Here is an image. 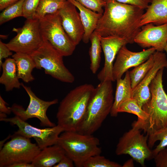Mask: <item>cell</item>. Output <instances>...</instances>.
<instances>
[{
    "instance_id": "obj_1",
    "label": "cell",
    "mask_w": 167,
    "mask_h": 167,
    "mask_svg": "<svg viewBox=\"0 0 167 167\" xmlns=\"http://www.w3.org/2000/svg\"><path fill=\"white\" fill-rule=\"evenodd\" d=\"M104 1V11L94 31L101 36H115L126 39L129 44L134 43L141 30L144 9L116 0Z\"/></svg>"
},
{
    "instance_id": "obj_2",
    "label": "cell",
    "mask_w": 167,
    "mask_h": 167,
    "mask_svg": "<svg viewBox=\"0 0 167 167\" xmlns=\"http://www.w3.org/2000/svg\"><path fill=\"white\" fill-rule=\"evenodd\" d=\"M164 68L160 69L149 86L151 97L142 108L148 115L145 120L138 119L132 127L143 130L148 136L167 128V94L163 85Z\"/></svg>"
},
{
    "instance_id": "obj_3",
    "label": "cell",
    "mask_w": 167,
    "mask_h": 167,
    "mask_svg": "<svg viewBox=\"0 0 167 167\" xmlns=\"http://www.w3.org/2000/svg\"><path fill=\"white\" fill-rule=\"evenodd\" d=\"M95 90L92 85L85 84L70 91L60 103L56 114L57 125L65 131H77Z\"/></svg>"
},
{
    "instance_id": "obj_4",
    "label": "cell",
    "mask_w": 167,
    "mask_h": 167,
    "mask_svg": "<svg viewBox=\"0 0 167 167\" xmlns=\"http://www.w3.org/2000/svg\"><path fill=\"white\" fill-rule=\"evenodd\" d=\"M112 82L109 80L101 82L95 88L84 119L77 132L92 135L110 113L114 101Z\"/></svg>"
},
{
    "instance_id": "obj_5",
    "label": "cell",
    "mask_w": 167,
    "mask_h": 167,
    "mask_svg": "<svg viewBox=\"0 0 167 167\" xmlns=\"http://www.w3.org/2000/svg\"><path fill=\"white\" fill-rule=\"evenodd\" d=\"M64 150L76 167H82L84 163L92 156L100 155V141L92 135L77 131H65L59 135L57 143Z\"/></svg>"
},
{
    "instance_id": "obj_6",
    "label": "cell",
    "mask_w": 167,
    "mask_h": 167,
    "mask_svg": "<svg viewBox=\"0 0 167 167\" xmlns=\"http://www.w3.org/2000/svg\"><path fill=\"white\" fill-rule=\"evenodd\" d=\"M30 55L36 69H44L45 74L61 82H74V76L64 65L63 56L49 42L43 40L40 46Z\"/></svg>"
},
{
    "instance_id": "obj_7",
    "label": "cell",
    "mask_w": 167,
    "mask_h": 167,
    "mask_svg": "<svg viewBox=\"0 0 167 167\" xmlns=\"http://www.w3.org/2000/svg\"><path fill=\"white\" fill-rule=\"evenodd\" d=\"M39 20L43 40L49 42L63 56L71 55L76 45L64 30L58 11Z\"/></svg>"
},
{
    "instance_id": "obj_8",
    "label": "cell",
    "mask_w": 167,
    "mask_h": 167,
    "mask_svg": "<svg viewBox=\"0 0 167 167\" xmlns=\"http://www.w3.org/2000/svg\"><path fill=\"white\" fill-rule=\"evenodd\" d=\"M41 149L30 139L14 134L0 151V167H11L21 162L32 163Z\"/></svg>"
},
{
    "instance_id": "obj_9",
    "label": "cell",
    "mask_w": 167,
    "mask_h": 167,
    "mask_svg": "<svg viewBox=\"0 0 167 167\" xmlns=\"http://www.w3.org/2000/svg\"><path fill=\"white\" fill-rule=\"evenodd\" d=\"M148 136L141 134L140 130L132 127L119 139L115 153L118 155H129L143 166L145 160L153 159L152 151L148 146Z\"/></svg>"
},
{
    "instance_id": "obj_10",
    "label": "cell",
    "mask_w": 167,
    "mask_h": 167,
    "mask_svg": "<svg viewBox=\"0 0 167 167\" xmlns=\"http://www.w3.org/2000/svg\"><path fill=\"white\" fill-rule=\"evenodd\" d=\"M12 31L17 35L6 44L11 51L15 53L30 54L43 42L39 20L37 19H27L22 27L14 28Z\"/></svg>"
},
{
    "instance_id": "obj_11",
    "label": "cell",
    "mask_w": 167,
    "mask_h": 167,
    "mask_svg": "<svg viewBox=\"0 0 167 167\" xmlns=\"http://www.w3.org/2000/svg\"><path fill=\"white\" fill-rule=\"evenodd\" d=\"M0 120L16 125L18 129L14 134L29 139L33 138L41 150L57 144L59 135L65 131L64 129L58 125L52 127L42 129L38 128L32 126L16 116L10 118H1Z\"/></svg>"
},
{
    "instance_id": "obj_12",
    "label": "cell",
    "mask_w": 167,
    "mask_h": 167,
    "mask_svg": "<svg viewBox=\"0 0 167 167\" xmlns=\"http://www.w3.org/2000/svg\"><path fill=\"white\" fill-rule=\"evenodd\" d=\"M21 86L28 95L30 99L29 105L25 109L22 106L16 104H13L10 107L11 112L21 120L26 121L33 118L39 119L41 125L52 127L55 126L46 114L48 108L51 105L57 104L58 99L46 101L37 97L32 90L31 88L24 85L21 83Z\"/></svg>"
},
{
    "instance_id": "obj_13",
    "label": "cell",
    "mask_w": 167,
    "mask_h": 167,
    "mask_svg": "<svg viewBox=\"0 0 167 167\" xmlns=\"http://www.w3.org/2000/svg\"><path fill=\"white\" fill-rule=\"evenodd\" d=\"M156 51L153 47L139 52L129 50L126 45L118 51L113 68V81L121 78L123 75L131 67H136L144 62Z\"/></svg>"
},
{
    "instance_id": "obj_14",
    "label": "cell",
    "mask_w": 167,
    "mask_h": 167,
    "mask_svg": "<svg viewBox=\"0 0 167 167\" xmlns=\"http://www.w3.org/2000/svg\"><path fill=\"white\" fill-rule=\"evenodd\" d=\"M76 7L68 0L59 10L62 26L73 43L78 45L82 40L84 28Z\"/></svg>"
},
{
    "instance_id": "obj_15",
    "label": "cell",
    "mask_w": 167,
    "mask_h": 167,
    "mask_svg": "<svg viewBox=\"0 0 167 167\" xmlns=\"http://www.w3.org/2000/svg\"><path fill=\"white\" fill-rule=\"evenodd\" d=\"M134 42L143 48L153 47L156 51L163 52L167 44V23L156 26L149 23L142 26Z\"/></svg>"
},
{
    "instance_id": "obj_16",
    "label": "cell",
    "mask_w": 167,
    "mask_h": 167,
    "mask_svg": "<svg viewBox=\"0 0 167 167\" xmlns=\"http://www.w3.org/2000/svg\"><path fill=\"white\" fill-rule=\"evenodd\" d=\"M99 36L104 53L105 63L104 67L97 75V78L101 82L105 80L113 82V62L121 47L129 43L126 39L117 36Z\"/></svg>"
},
{
    "instance_id": "obj_17",
    "label": "cell",
    "mask_w": 167,
    "mask_h": 167,
    "mask_svg": "<svg viewBox=\"0 0 167 167\" xmlns=\"http://www.w3.org/2000/svg\"><path fill=\"white\" fill-rule=\"evenodd\" d=\"M153 54L155 61L153 66L133 89V98L142 108L151 98L149 86L152 81L160 69L167 67V57L165 53L156 51Z\"/></svg>"
},
{
    "instance_id": "obj_18",
    "label": "cell",
    "mask_w": 167,
    "mask_h": 167,
    "mask_svg": "<svg viewBox=\"0 0 167 167\" xmlns=\"http://www.w3.org/2000/svg\"><path fill=\"white\" fill-rule=\"evenodd\" d=\"M149 23L159 25L167 23V0H152L142 16L140 26Z\"/></svg>"
},
{
    "instance_id": "obj_19",
    "label": "cell",
    "mask_w": 167,
    "mask_h": 167,
    "mask_svg": "<svg viewBox=\"0 0 167 167\" xmlns=\"http://www.w3.org/2000/svg\"><path fill=\"white\" fill-rule=\"evenodd\" d=\"M65 155V152L62 148L56 144L41 150L32 163L34 167L54 166Z\"/></svg>"
},
{
    "instance_id": "obj_20",
    "label": "cell",
    "mask_w": 167,
    "mask_h": 167,
    "mask_svg": "<svg viewBox=\"0 0 167 167\" xmlns=\"http://www.w3.org/2000/svg\"><path fill=\"white\" fill-rule=\"evenodd\" d=\"M78 9L84 28L82 41L87 43L90 36L95 31L98 22L102 14L98 13L87 8L75 0H67Z\"/></svg>"
},
{
    "instance_id": "obj_21",
    "label": "cell",
    "mask_w": 167,
    "mask_h": 167,
    "mask_svg": "<svg viewBox=\"0 0 167 167\" xmlns=\"http://www.w3.org/2000/svg\"><path fill=\"white\" fill-rule=\"evenodd\" d=\"M123 79H118L113 105L110 115L113 117H117L118 109L121 103L125 101L133 98V89L131 87L129 71H127Z\"/></svg>"
},
{
    "instance_id": "obj_22",
    "label": "cell",
    "mask_w": 167,
    "mask_h": 167,
    "mask_svg": "<svg viewBox=\"0 0 167 167\" xmlns=\"http://www.w3.org/2000/svg\"><path fill=\"white\" fill-rule=\"evenodd\" d=\"M1 67L2 73L0 77V83L4 85L6 91L9 92L14 88H19L21 83L19 82L17 76L15 60L13 58H6L3 62Z\"/></svg>"
},
{
    "instance_id": "obj_23",
    "label": "cell",
    "mask_w": 167,
    "mask_h": 167,
    "mask_svg": "<svg viewBox=\"0 0 167 167\" xmlns=\"http://www.w3.org/2000/svg\"><path fill=\"white\" fill-rule=\"evenodd\" d=\"M17 66V76L24 82L28 83L35 79L32 72L36 68L35 63L30 54L16 53L12 56Z\"/></svg>"
},
{
    "instance_id": "obj_24",
    "label": "cell",
    "mask_w": 167,
    "mask_h": 167,
    "mask_svg": "<svg viewBox=\"0 0 167 167\" xmlns=\"http://www.w3.org/2000/svg\"><path fill=\"white\" fill-rule=\"evenodd\" d=\"M90 40L91 42L89 50L90 69L92 72L95 74L100 66L102 47L99 36L95 31L91 35Z\"/></svg>"
},
{
    "instance_id": "obj_25",
    "label": "cell",
    "mask_w": 167,
    "mask_h": 167,
    "mask_svg": "<svg viewBox=\"0 0 167 167\" xmlns=\"http://www.w3.org/2000/svg\"><path fill=\"white\" fill-rule=\"evenodd\" d=\"M154 61V56L153 54L146 61L129 71L131 86L133 89L140 83L151 68Z\"/></svg>"
},
{
    "instance_id": "obj_26",
    "label": "cell",
    "mask_w": 167,
    "mask_h": 167,
    "mask_svg": "<svg viewBox=\"0 0 167 167\" xmlns=\"http://www.w3.org/2000/svg\"><path fill=\"white\" fill-rule=\"evenodd\" d=\"M66 1L41 0L36 11L35 18L40 19L47 15L57 12L63 6Z\"/></svg>"
},
{
    "instance_id": "obj_27",
    "label": "cell",
    "mask_w": 167,
    "mask_h": 167,
    "mask_svg": "<svg viewBox=\"0 0 167 167\" xmlns=\"http://www.w3.org/2000/svg\"><path fill=\"white\" fill-rule=\"evenodd\" d=\"M118 112H126L136 115L138 119L145 120L148 117V114L138 105L133 98L128 99L122 102L118 109Z\"/></svg>"
},
{
    "instance_id": "obj_28",
    "label": "cell",
    "mask_w": 167,
    "mask_h": 167,
    "mask_svg": "<svg viewBox=\"0 0 167 167\" xmlns=\"http://www.w3.org/2000/svg\"><path fill=\"white\" fill-rule=\"evenodd\" d=\"M24 0H19L6 7L0 14V24L15 18L23 16V5Z\"/></svg>"
},
{
    "instance_id": "obj_29",
    "label": "cell",
    "mask_w": 167,
    "mask_h": 167,
    "mask_svg": "<svg viewBox=\"0 0 167 167\" xmlns=\"http://www.w3.org/2000/svg\"><path fill=\"white\" fill-rule=\"evenodd\" d=\"M158 140L160 141V143L152 150L153 158L159 152L167 146V128L149 136L148 143L149 148H152Z\"/></svg>"
},
{
    "instance_id": "obj_30",
    "label": "cell",
    "mask_w": 167,
    "mask_h": 167,
    "mask_svg": "<svg viewBox=\"0 0 167 167\" xmlns=\"http://www.w3.org/2000/svg\"><path fill=\"white\" fill-rule=\"evenodd\" d=\"M101 155V154H100ZM96 155L90 157L84 163L83 167H122L119 163L111 161L104 156Z\"/></svg>"
},
{
    "instance_id": "obj_31",
    "label": "cell",
    "mask_w": 167,
    "mask_h": 167,
    "mask_svg": "<svg viewBox=\"0 0 167 167\" xmlns=\"http://www.w3.org/2000/svg\"><path fill=\"white\" fill-rule=\"evenodd\" d=\"M41 0H24L23 17L27 19L35 18L36 11Z\"/></svg>"
},
{
    "instance_id": "obj_32",
    "label": "cell",
    "mask_w": 167,
    "mask_h": 167,
    "mask_svg": "<svg viewBox=\"0 0 167 167\" xmlns=\"http://www.w3.org/2000/svg\"><path fill=\"white\" fill-rule=\"evenodd\" d=\"M85 7L94 11L103 14V8L105 5L104 0H75Z\"/></svg>"
},
{
    "instance_id": "obj_33",
    "label": "cell",
    "mask_w": 167,
    "mask_h": 167,
    "mask_svg": "<svg viewBox=\"0 0 167 167\" xmlns=\"http://www.w3.org/2000/svg\"><path fill=\"white\" fill-rule=\"evenodd\" d=\"M153 159L156 167H167V148L161 150Z\"/></svg>"
},
{
    "instance_id": "obj_34",
    "label": "cell",
    "mask_w": 167,
    "mask_h": 167,
    "mask_svg": "<svg viewBox=\"0 0 167 167\" xmlns=\"http://www.w3.org/2000/svg\"><path fill=\"white\" fill-rule=\"evenodd\" d=\"M126 4L135 6L143 9H147L152 0H116Z\"/></svg>"
},
{
    "instance_id": "obj_35",
    "label": "cell",
    "mask_w": 167,
    "mask_h": 167,
    "mask_svg": "<svg viewBox=\"0 0 167 167\" xmlns=\"http://www.w3.org/2000/svg\"><path fill=\"white\" fill-rule=\"evenodd\" d=\"M6 45V44L0 41V67L1 69L2 65L3 63L2 59L7 58L11 55L12 53Z\"/></svg>"
},
{
    "instance_id": "obj_36",
    "label": "cell",
    "mask_w": 167,
    "mask_h": 167,
    "mask_svg": "<svg viewBox=\"0 0 167 167\" xmlns=\"http://www.w3.org/2000/svg\"><path fill=\"white\" fill-rule=\"evenodd\" d=\"M74 163L72 160L66 155L54 167H73Z\"/></svg>"
},
{
    "instance_id": "obj_37",
    "label": "cell",
    "mask_w": 167,
    "mask_h": 167,
    "mask_svg": "<svg viewBox=\"0 0 167 167\" xmlns=\"http://www.w3.org/2000/svg\"><path fill=\"white\" fill-rule=\"evenodd\" d=\"M6 102L4 100L1 96H0V113L10 114L11 112L10 107H7Z\"/></svg>"
},
{
    "instance_id": "obj_38",
    "label": "cell",
    "mask_w": 167,
    "mask_h": 167,
    "mask_svg": "<svg viewBox=\"0 0 167 167\" xmlns=\"http://www.w3.org/2000/svg\"><path fill=\"white\" fill-rule=\"evenodd\" d=\"M19 0H0V10H3L6 7Z\"/></svg>"
},
{
    "instance_id": "obj_39",
    "label": "cell",
    "mask_w": 167,
    "mask_h": 167,
    "mask_svg": "<svg viewBox=\"0 0 167 167\" xmlns=\"http://www.w3.org/2000/svg\"><path fill=\"white\" fill-rule=\"evenodd\" d=\"M11 167H34L32 163L21 162L12 165Z\"/></svg>"
},
{
    "instance_id": "obj_40",
    "label": "cell",
    "mask_w": 167,
    "mask_h": 167,
    "mask_svg": "<svg viewBox=\"0 0 167 167\" xmlns=\"http://www.w3.org/2000/svg\"><path fill=\"white\" fill-rule=\"evenodd\" d=\"M134 159L131 158L126 161L122 166V167H133L134 165L133 162Z\"/></svg>"
},
{
    "instance_id": "obj_41",
    "label": "cell",
    "mask_w": 167,
    "mask_h": 167,
    "mask_svg": "<svg viewBox=\"0 0 167 167\" xmlns=\"http://www.w3.org/2000/svg\"><path fill=\"white\" fill-rule=\"evenodd\" d=\"M164 51H165L166 53V54H167V44L165 48V50Z\"/></svg>"
},
{
    "instance_id": "obj_42",
    "label": "cell",
    "mask_w": 167,
    "mask_h": 167,
    "mask_svg": "<svg viewBox=\"0 0 167 167\" xmlns=\"http://www.w3.org/2000/svg\"><path fill=\"white\" fill-rule=\"evenodd\" d=\"M62 0L64 1H66L67 0Z\"/></svg>"
}]
</instances>
